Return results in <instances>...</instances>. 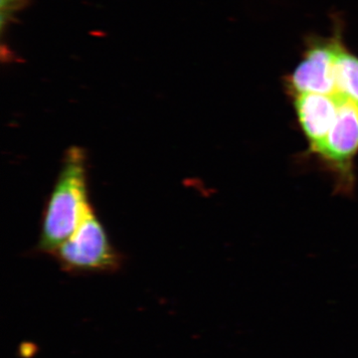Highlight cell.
I'll return each mask as SVG.
<instances>
[{
	"instance_id": "6da1fadb",
	"label": "cell",
	"mask_w": 358,
	"mask_h": 358,
	"mask_svg": "<svg viewBox=\"0 0 358 358\" xmlns=\"http://www.w3.org/2000/svg\"><path fill=\"white\" fill-rule=\"evenodd\" d=\"M88 171V155L83 148L72 145L65 150L42 214L38 253L52 255L93 207L89 199Z\"/></svg>"
},
{
	"instance_id": "7a4b0ae2",
	"label": "cell",
	"mask_w": 358,
	"mask_h": 358,
	"mask_svg": "<svg viewBox=\"0 0 358 358\" xmlns=\"http://www.w3.org/2000/svg\"><path fill=\"white\" fill-rule=\"evenodd\" d=\"M51 256L71 275L110 274L119 271L124 262L93 207Z\"/></svg>"
},
{
	"instance_id": "3957f363",
	"label": "cell",
	"mask_w": 358,
	"mask_h": 358,
	"mask_svg": "<svg viewBox=\"0 0 358 358\" xmlns=\"http://www.w3.org/2000/svg\"><path fill=\"white\" fill-rule=\"evenodd\" d=\"M341 47V41L336 39L312 45L289 77L292 93L294 96L307 93L338 95L334 68Z\"/></svg>"
},
{
	"instance_id": "277c9868",
	"label": "cell",
	"mask_w": 358,
	"mask_h": 358,
	"mask_svg": "<svg viewBox=\"0 0 358 358\" xmlns=\"http://www.w3.org/2000/svg\"><path fill=\"white\" fill-rule=\"evenodd\" d=\"M357 152L358 105L341 96L338 117L317 155L350 178L352 160Z\"/></svg>"
},
{
	"instance_id": "5b68a950",
	"label": "cell",
	"mask_w": 358,
	"mask_h": 358,
	"mask_svg": "<svg viewBox=\"0 0 358 358\" xmlns=\"http://www.w3.org/2000/svg\"><path fill=\"white\" fill-rule=\"evenodd\" d=\"M341 96L324 94H300L294 99L298 121L310 150L317 154L338 117Z\"/></svg>"
},
{
	"instance_id": "8992f818",
	"label": "cell",
	"mask_w": 358,
	"mask_h": 358,
	"mask_svg": "<svg viewBox=\"0 0 358 358\" xmlns=\"http://www.w3.org/2000/svg\"><path fill=\"white\" fill-rule=\"evenodd\" d=\"M334 72L338 95L358 105V58L346 51L343 45L336 55Z\"/></svg>"
},
{
	"instance_id": "52a82bcc",
	"label": "cell",
	"mask_w": 358,
	"mask_h": 358,
	"mask_svg": "<svg viewBox=\"0 0 358 358\" xmlns=\"http://www.w3.org/2000/svg\"><path fill=\"white\" fill-rule=\"evenodd\" d=\"M29 0H1V31L18 11L27 6Z\"/></svg>"
},
{
	"instance_id": "ba28073f",
	"label": "cell",
	"mask_w": 358,
	"mask_h": 358,
	"mask_svg": "<svg viewBox=\"0 0 358 358\" xmlns=\"http://www.w3.org/2000/svg\"><path fill=\"white\" fill-rule=\"evenodd\" d=\"M35 352H36V348L33 343H24L20 346V355L22 357L28 358L33 357Z\"/></svg>"
}]
</instances>
